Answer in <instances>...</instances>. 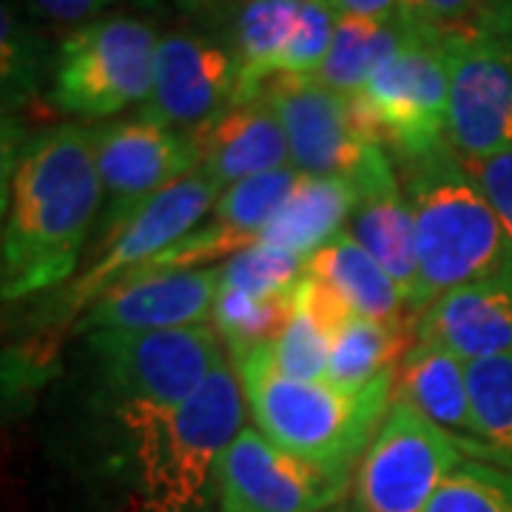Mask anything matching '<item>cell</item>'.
Instances as JSON below:
<instances>
[{
	"mask_svg": "<svg viewBox=\"0 0 512 512\" xmlns=\"http://www.w3.org/2000/svg\"><path fill=\"white\" fill-rule=\"evenodd\" d=\"M100 211L92 128L60 123L29 134L3 188L0 296L18 302L69 285Z\"/></svg>",
	"mask_w": 512,
	"mask_h": 512,
	"instance_id": "1",
	"label": "cell"
},
{
	"mask_svg": "<svg viewBox=\"0 0 512 512\" xmlns=\"http://www.w3.org/2000/svg\"><path fill=\"white\" fill-rule=\"evenodd\" d=\"M254 427L313 464L356 476L396 396V370L362 390H345L328 379H293L276 367L271 345L248 353L237 365Z\"/></svg>",
	"mask_w": 512,
	"mask_h": 512,
	"instance_id": "2",
	"label": "cell"
},
{
	"mask_svg": "<svg viewBox=\"0 0 512 512\" xmlns=\"http://www.w3.org/2000/svg\"><path fill=\"white\" fill-rule=\"evenodd\" d=\"M427 305L512 265V245L470 165L450 143L399 157Z\"/></svg>",
	"mask_w": 512,
	"mask_h": 512,
	"instance_id": "3",
	"label": "cell"
},
{
	"mask_svg": "<svg viewBox=\"0 0 512 512\" xmlns=\"http://www.w3.org/2000/svg\"><path fill=\"white\" fill-rule=\"evenodd\" d=\"M228 359L180 407L128 427L143 512H197L225 450L245 427V393Z\"/></svg>",
	"mask_w": 512,
	"mask_h": 512,
	"instance_id": "4",
	"label": "cell"
},
{
	"mask_svg": "<svg viewBox=\"0 0 512 512\" xmlns=\"http://www.w3.org/2000/svg\"><path fill=\"white\" fill-rule=\"evenodd\" d=\"M86 348L103 382L111 416L128 430L180 407L231 356L211 325L174 330H97Z\"/></svg>",
	"mask_w": 512,
	"mask_h": 512,
	"instance_id": "5",
	"label": "cell"
},
{
	"mask_svg": "<svg viewBox=\"0 0 512 512\" xmlns=\"http://www.w3.org/2000/svg\"><path fill=\"white\" fill-rule=\"evenodd\" d=\"M160 35L131 15H103L60 43L52 69V103L77 117H114L143 106L154 86Z\"/></svg>",
	"mask_w": 512,
	"mask_h": 512,
	"instance_id": "6",
	"label": "cell"
},
{
	"mask_svg": "<svg viewBox=\"0 0 512 512\" xmlns=\"http://www.w3.org/2000/svg\"><path fill=\"white\" fill-rule=\"evenodd\" d=\"M464 458L467 453L450 433L393 396L376 439L356 467V510L427 512Z\"/></svg>",
	"mask_w": 512,
	"mask_h": 512,
	"instance_id": "7",
	"label": "cell"
},
{
	"mask_svg": "<svg viewBox=\"0 0 512 512\" xmlns=\"http://www.w3.org/2000/svg\"><path fill=\"white\" fill-rule=\"evenodd\" d=\"M393 160L444 146L450 106L447 32L416 26L359 94Z\"/></svg>",
	"mask_w": 512,
	"mask_h": 512,
	"instance_id": "8",
	"label": "cell"
},
{
	"mask_svg": "<svg viewBox=\"0 0 512 512\" xmlns=\"http://www.w3.org/2000/svg\"><path fill=\"white\" fill-rule=\"evenodd\" d=\"M217 197L220 188L208 183L200 171H194L191 177L171 185L157 200L148 202L109 239H103L100 256L63 288L55 302L52 322H77L120 279L146 268L151 259L165 254L171 245H177L200 222H205Z\"/></svg>",
	"mask_w": 512,
	"mask_h": 512,
	"instance_id": "9",
	"label": "cell"
},
{
	"mask_svg": "<svg viewBox=\"0 0 512 512\" xmlns=\"http://www.w3.org/2000/svg\"><path fill=\"white\" fill-rule=\"evenodd\" d=\"M92 137L106 211L103 239L200 168L191 131L163 126L143 114L92 128Z\"/></svg>",
	"mask_w": 512,
	"mask_h": 512,
	"instance_id": "10",
	"label": "cell"
},
{
	"mask_svg": "<svg viewBox=\"0 0 512 512\" xmlns=\"http://www.w3.org/2000/svg\"><path fill=\"white\" fill-rule=\"evenodd\" d=\"M356 476L333 473L242 427L217 467L220 512H325L345 504Z\"/></svg>",
	"mask_w": 512,
	"mask_h": 512,
	"instance_id": "11",
	"label": "cell"
},
{
	"mask_svg": "<svg viewBox=\"0 0 512 512\" xmlns=\"http://www.w3.org/2000/svg\"><path fill=\"white\" fill-rule=\"evenodd\" d=\"M262 94L282 120L291 165L308 177L345 174L359 165L370 146H382L365 100L325 89L313 77H274Z\"/></svg>",
	"mask_w": 512,
	"mask_h": 512,
	"instance_id": "12",
	"label": "cell"
},
{
	"mask_svg": "<svg viewBox=\"0 0 512 512\" xmlns=\"http://www.w3.org/2000/svg\"><path fill=\"white\" fill-rule=\"evenodd\" d=\"M447 140L464 163L512 151V57L478 26L447 32Z\"/></svg>",
	"mask_w": 512,
	"mask_h": 512,
	"instance_id": "13",
	"label": "cell"
},
{
	"mask_svg": "<svg viewBox=\"0 0 512 512\" xmlns=\"http://www.w3.org/2000/svg\"><path fill=\"white\" fill-rule=\"evenodd\" d=\"M353 211L348 231L402 288L410 313L427 308L416 256V225L393 157L384 146H370L348 174Z\"/></svg>",
	"mask_w": 512,
	"mask_h": 512,
	"instance_id": "14",
	"label": "cell"
},
{
	"mask_svg": "<svg viewBox=\"0 0 512 512\" xmlns=\"http://www.w3.org/2000/svg\"><path fill=\"white\" fill-rule=\"evenodd\" d=\"M220 265L183 271H137L120 279L83 313L74 330H174L211 325L220 296Z\"/></svg>",
	"mask_w": 512,
	"mask_h": 512,
	"instance_id": "15",
	"label": "cell"
},
{
	"mask_svg": "<svg viewBox=\"0 0 512 512\" xmlns=\"http://www.w3.org/2000/svg\"><path fill=\"white\" fill-rule=\"evenodd\" d=\"M237 97V63L211 37L171 32L160 37L154 86L140 114L163 126L191 131Z\"/></svg>",
	"mask_w": 512,
	"mask_h": 512,
	"instance_id": "16",
	"label": "cell"
},
{
	"mask_svg": "<svg viewBox=\"0 0 512 512\" xmlns=\"http://www.w3.org/2000/svg\"><path fill=\"white\" fill-rule=\"evenodd\" d=\"M416 342L439 345L467 365L512 353V265L433 299L416 316Z\"/></svg>",
	"mask_w": 512,
	"mask_h": 512,
	"instance_id": "17",
	"label": "cell"
},
{
	"mask_svg": "<svg viewBox=\"0 0 512 512\" xmlns=\"http://www.w3.org/2000/svg\"><path fill=\"white\" fill-rule=\"evenodd\" d=\"M200 154V171L220 188L291 165V146L279 114L265 94L245 103H231L208 123L191 128Z\"/></svg>",
	"mask_w": 512,
	"mask_h": 512,
	"instance_id": "18",
	"label": "cell"
},
{
	"mask_svg": "<svg viewBox=\"0 0 512 512\" xmlns=\"http://www.w3.org/2000/svg\"><path fill=\"white\" fill-rule=\"evenodd\" d=\"M396 396L439 424L444 433H450L467 458L478 456L467 362L458 359L456 353L430 342H413L396 367Z\"/></svg>",
	"mask_w": 512,
	"mask_h": 512,
	"instance_id": "19",
	"label": "cell"
},
{
	"mask_svg": "<svg viewBox=\"0 0 512 512\" xmlns=\"http://www.w3.org/2000/svg\"><path fill=\"white\" fill-rule=\"evenodd\" d=\"M305 276L325 282L353 316L379 322H416L402 288L367 254L348 228L305 262Z\"/></svg>",
	"mask_w": 512,
	"mask_h": 512,
	"instance_id": "20",
	"label": "cell"
},
{
	"mask_svg": "<svg viewBox=\"0 0 512 512\" xmlns=\"http://www.w3.org/2000/svg\"><path fill=\"white\" fill-rule=\"evenodd\" d=\"M350 211H353V185L345 174H330V177L305 174L274 222L265 228L262 242H271L308 259L348 228Z\"/></svg>",
	"mask_w": 512,
	"mask_h": 512,
	"instance_id": "21",
	"label": "cell"
},
{
	"mask_svg": "<svg viewBox=\"0 0 512 512\" xmlns=\"http://www.w3.org/2000/svg\"><path fill=\"white\" fill-rule=\"evenodd\" d=\"M413 29L416 23L402 18L399 12L382 20L339 18L328 57L313 74V80L345 97L362 94L370 74L402 49Z\"/></svg>",
	"mask_w": 512,
	"mask_h": 512,
	"instance_id": "22",
	"label": "cell"
},
{
	"mask_svg": "<svg viewBox=\"0 0 512 512\" xmlns=\"http://www.w3.org/2000/svg\"><path fill=\"white\" fill-rule=\"evenodd\" d=\"M413 342L416 322H379L353 316L330 345L328 382L345 390H362L382 373L396 370Z\"/></svg>",
	"mask_w": 512,
	"mask_h": 512,
	"instance_id": "23",
	"label": "cell"
},
{
	"mask_svg": "<svg viewBox=\"0 0 512 512\" xmlns=\"http://www.w3.org/2000/svg\"><path fill=\"white\" fill-rule=\"evenodd\" d=\"M478 430L476 461L512 470V353L467 365Z\"/></svg>",
	"mask_w": 512,
	"mask_h": 512,
	"instance_id": "24",
	"label": "cell"
},
{
	"mask_svg": "<svg viewBox=\"0 0 512 512\" xmlns=\"http://www.w3.org/2000/svg\"><path fill=\"white\" fill-rule=\"evenodd\" d=\"M55 69L52 49L35 26L20 15V6L3 0L0 6V94L3 117H12L43 86V77Z\"/></svg>",
	"mask_w": 512,
	"mask_h": 512,
	"instance_id": "25",
	"label": "cell"
},
{
	"mask_svg": "<svg viewBox=\"0 0 512 512\" xmlns=\"http://www.w3.org/2000/svg\"><path fill=\"white\" fill-rule=\"evenodd\" d=\"M291 308L293 296L256 299V296L222 285L217 305H214V316H211V328L220 333L231 362L239 365L248 353L274 342L285 328Z\"/></svg>",
	"mask_w": 512,
	"mask_h": 512,
	"instance_id": "26",
	"label": "cell"
},
{
	"mask_svg": "<svg viewBox=\"0 0 512 512\" xmlns=\"http://www.w3.org/2000/svg\"><path fill=\"white\" fill-rule=\"evenodd\" d=\"M305 262L308 259L259 239L245 251L225 259L220 265V276L225 288H234L256 299H279L293 296L296 285L305 276Z\"/></svg>",
	"mask_w": 512,
	"mask_h": 512,
	"instance_id": "27",
	"label": "cell"
},
{
	"mask_svg": "<svg viewBox=\"0 0 512 512\" xmlns=\"http://www.w3.org/2000/svg\"><path fill=\"white\" fill-rule=\"evenodd\" d=\"M427 512H512V470L464 458Z\"/></svg>",
	"mask_w": 512,
	"mask_h": 512,
	"instance_id": "28",
	"label": "cell"
},
{
	"mask_svg": "<svg viewBox=\"0 0 512 512\" xmlns=\"http://www.w3.org/2000/svg\"><path fill=\"white\" fill-rule=\"evenodd\" d=\"M336 23L339 15L333 12L330 0H302L296 29L276 63L274 77H313L319 72L336 35Z\"/></svg>",
	"mask_w": 512,
	"mask_h": 512,
	"instance_id": "29",
	"label": "cell"
},
{
	"mask_svg": "<svg viewBox=\"0 0 512 512\" xmlns=\"http://www.w3.org/2000/svg\"><path fill=\"white\" fill-rule=\"evenodd\" d=\"M330 345L333 339L316 325L311 313L293 302L285 328L271 342V356L276 367L293 379H328Z\"/></svg>",
	"mask_w": 512,
	"mask_h": 512,
	"instance_id": "30",
	"label": "cell"
},
{
	"mask_svg": "<svg viewBox=\"0 0 512 512\" xmlns=\"http://www.w3.org/2000/svg\"><path fill=\"white\" fill-rule=\"evenodd\" d=\"M487 0H399V15L427 29H467L476 26Z\"/></svg>",
	"mask_w": 512,
	"mask_h": 512,
	"instance_id": "31",
	"label": "cell"
},
{
	"mask_svg": "<svg viewBox=\"0 0 512 512\" xmlns=\"http://www.w3.org/2000/svg\"><path fill=\"white\" fill-rule=\"evenodd\" d=\"M467 165L476 174L478 185L484 188V194L495 208V214H498L512 245V151Z\"/></svg>",
	"mask_w": 512,
	"mask_h": 512,
	"instance_id": "32",
	"label": "cell"
},
{
	"mask_svg": "<svg viewBox=\"0 0 512 512\" xmlns=\"http://www.w3.org/2000/svg\"><path fill=\"white\" fill-rule=\"evenodd\" d=\"M12 3L26 9L29 18L46 20L52 26L80 29L92 20L109 15L114 0H12Z\"/></svg>",
	"mask_w": 512,
	"mask_h": 512,
	"instance_id": "33",
	"label": "cell"
},
{
	"mask_svg": "<svg viewBox=\"0 0 512 512\" xmlns=\"http://www.w3.org/2000/svg\"><path fill=\"white\" fill-rule=\"evenodd\" d=\"M476 26L512 57V0H487Z\"/></svg>",
	"mask_w": 512,
	"mask_h": 512,
	"instance_id": "34",
	"label": "cell"
},
{
	"mask_svg": "<svg viewBox=\"0 0 512 512\" xmlns=\"http://www.w3.org/2000/svg\"><path fill=\"white\" fill-rule=\"evenodd\" d=\"M339 18L382 20L399 12V0H330Z\"/></svg>",
	"mask_w": 512,
	"mask_h": 512,
	"instance_id": "35",
	"label": "cell"
},
{
	"mask_svg": "<svg viewBox=\"0 0 512 512\" xmlns=\"http://www.w3.org/2000/svg\"><path fill=\"white\" fill-rule=\"evenodd\" d=\"M126 3H131L134 9H143V12H157L165 6V0H126Z\"/></svg>",
	"mask_w": 512,
	"mask_h": 512,
	"instance_id": "36",
	"label": "cell"
},
{
	"mask_svg": "<svg viewBox=\"0 0 512 512\" xmlns=\"http://www.w3.org/2000/svg\"><path fill=\"white\" fill-rule=\"evenodd\" d=\"M183 9H194V6H200V3H205V0H177Z\"/></svg>",
	"mask_w": 512,
	"mask_h": 512,
	"instance_id": "37",
	"label": "cell"
},
{
	"mask_svg": "<svg viewBox=\"0 0 512 512\" xmlns=\"http://www.w3.org/2000/svg\"><path fill=\"white\" fill-rule=\"evenodd\" d=\"M325 512H350V507H345V504H339V507H333V510H325ZM356 512V510H353Z\"/></svg>",
	"mask_w": 512,
	"mask_h": 512,
	"instance_id": "38",
	"label": "cell"
},
{
	"mask_svg": "<svg viewBox=\"0 0 512 512\" xmlns=\"http://www.w3.org/2000/svg\"><path fill=\"white\" fill-rule=\"evenodd\" d=\"M356 512H359V510H356Z\"/></svg>",
	"mask_w": 512,
	"mask_h": 512,
	"instance_id": "39",
	"label": "cell"
}]
</instances>
